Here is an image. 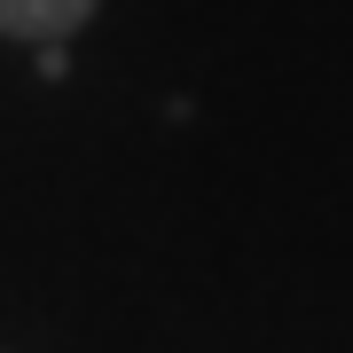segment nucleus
<instances>
[{"instance_id": "f257e3e1", "label": "nucleus", "mask_w": 353, "mask_h": 353, "mask_svg": "<svg viewBox=\"0 0 353 353\" xmlns=\"http://www.w3.org/2000/svg\"><path fill=\"white\" fill-rule=\"evenodd\" d=\"M94 8H102V0H0V32L48 48V39H71Z\"/></svg>"}]
</instances>
